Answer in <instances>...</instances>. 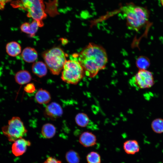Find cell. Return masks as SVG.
<instances>
[{"mask_svg":"<svg viewBox=\"0 0 163 163\" xmlns=\"http://www.w3.org/2000/svg\"><path fill=\"white\" fill-rule=\"evenodd\" d=\"M30 145L31 143L28 140L22 138L18 139L12 145V153L16 156L21 155L25 152L27 146Z\"/></svg>","mask_w":163,"mask_h":163,"instance_id":"cell-9","label":"cell"},{"mask_svg":"<svg viewBox=\"0 0 163 163\" xmlns=\"http://www.w3.org/2000/svg\"><path fill=\"white\" fill-rule=\"evenodd\" d=\"M132 81L135 86L141 89L151 88L154 84L152 73L147 69L139 70Z\"/></svg>","mask_w":163,"mask_h":163,"instance_id":"cell-7","label":"cell"},{"mask_svg":"<svg viewBox=\"0 0 163 163\" xmlns=\"http://www.w3.org/2000/svg\"><path fill=\"white\" fill-rule=\"evenodd\" d=\"M83 68L78 59L66 60L63 67L61 78L68 84L76 85L83 78Z\"/></svg>","mask_w":163,"mask_h":163,"instance_id":"cell-5","label":"cell"},{"mask_svg":"<svg viewBox=\"0 0 163 163\" xmlns=\"http://www.w3.org/2000/svg\"><path fill=\"white\" fill-rule=\"evenodd\" d=\"M37 102L40 104H46L51 100V97L49 92L42 88L39 89L35 95Z\"/></svg>","mask_w":163,"mask_h":163,"instance_id":"cell-16","label":"cell"},{"mask_svg":"<svg viewBox=\"0 0 163 163\" xmlns=\"http://www.w3.org/2000/svg\"><path fill=\"white\" fill-rule=\"evenodd\" d=\"M24 90L27 93H32L35 90V86L33 83H29L25 86Z\"/></svg>","mask_w":163,"mask_h":163,"instance_id":"cell-24","label":"cell"},{"mask_svg":"<svg viewBox=\"0 0 163 163\" xmlns=\"http://www.w3.org/2000/svg\"><path fill=\"white\" fill-rule=\"evenodd\" d=\"M21 50L20 44L15 41L10 42L6 45V52L11 56L15 57L20 54L21 52Z\"/></svg>","mask_w":163,"mask_h":163,"instance_id":"cell-17","label":"cell"},{"mask_svg":"<svg viewBox=\"0 0 163 163\" xmlns=\"http://www.w3.org/2000/svg\"><path fill=\"white\" fill-rule=\"evenodd\" d=\"M32 69L33 72L40 78L45 76L47 72L46 64L42 61L34 62L32 66Z\"/></svg>","mask_w":163,"mask_h":163,"instance_id":"cell-14","label":"cell"},{"mask_svg":"<svg viewBox=\"0 0 163 163\" xmlns=\"http://www.w3.org/2000/svg\"><path fill=\"white\" fill-rule=\"evenodd\" d=\"M21 56L23 60L28 63L35 62L38 57V53L34 48L27 47L25 48L21 53Z\"/></svg>","mask_w":163,"mask_h":163,"instance_id":"cell-12","label":"cell"},{"mask_svg":"<svg viewBox=\"0 0 163 163\" xmlns=\"http://www.w3.org/2000/svg\"><path fill=\"white\" fill-rule=\"evenodd\" d=\"M43 163H62L61 162L56 159L50 157L48 158Z\"/></svg>","mask_w":163,"mask_h":163,"instance_id":"cell-25","label":"cell"},{"mask_svg":"<svg viewBox=\"0 0 163 163\" xmlns=\"http://www.w3.org/2000/svg\"><path fill=\"white\" fill-rule=\"evenodd\" d=\"M161 5L163 6V0H160Z\"/></svg>","mask_w":163,"mask_h":163,"instance_id":"cell-27","label":"cell"},{"mask_svg":"<svg viewBox=\"0 0 163 163\" xmlns=\"http://www.w3.org/2000/svg\"><path fill=\"white\" fill-rule=\"evenodd\" d=\"M2 130L11 142L22 138L27 132L23 123L18 117H13L9 120L7 124L2 128Z\"/></svg>","mask_w":163,"mask_h":163,"instance_id":"cell-6","label":"cell"},{"mask_svg":"<svg viewBox=\"0 0 163 163\" xmlns=\"http://www.w3.org/2000/svg\"><path fill=\"white\" fill-rule=\"evenodd\" d=\"M56 133V129L52 124L47 123L42 126L41 133L43 137L46 139H50L53 137Z\"/></svg>","mask_w":163,"mask_h":163,"instance_id":"cell-18","label":"cell"},{"mask_svg":"<svg viewBox=\"0 0 163 163\" xmlns=\"http://www.w3.org/2000/svg\"><path fill=\"white\" fill-rule=\"evenodd\" d=\"M77 55L85 75L90 78L94 77L99 71L104 69L108 61L105 49L101 45L93 43H89L79 54Z\"/></svg>","mask_w":163,"mask_h":163,"instance_id":"cell-1","label":"cell"},{"mask_svg":"<svg viewBox=\"0 0 163 163\" xmlns=\"http://www.w3.org/2000/svg\"><path fill=\"white\" fill-rule=\"evenodd\" d=\"M66 158L69 163H79L80 161V157L78 153L73 150L67 152Z\"/></svg>","mask_w":163,"mask_h":163,"instance_id":"cell-22","label":"cell"},{"mask_svg":"<svg viewBox=\"0 0 163 163\" xmlns=\"http://www.w3.org/2000/svg\"><path fill=\"white\" fill-rule=\"evenodd\" d=\"M79 142L81 145L85 147H91L96 144L97 142L96 137L91 132L85 131L80 136Z\"/></svg>","mask_w":163,"mask_h":163,"instance_id":"cell-10","label":"cell"},{"mask_svg":"<svg viewBox=\"0 0 163 163\" xmlns=\"http://www.w3.org/2000/svg\"><path fill=\"white\" fill-rule=\"evenodd\" d=\"M14 8L22 9L27 12V16L37 22L39 27L44 25L43 21L47 17L43 0H18L11 3Z\"/></svg>","mask_w":163,"mask_h":163,"instance_id":"cell-3","label":"cell"},{"mask_svg":"<svg viewBox=\"0 0 163 163\" xmlns=\"http://www.w3.org/2000/svg\"><path fill=\"white\" fill-rule=\"evenodd\" d=\"M123 148L125 152L129 155H134L138 152L140 150L138 142L133 139L126 141L123 143Z\"/></svg>","mask_w":163,"mask_h":163,"instance_id":"cell-13","label":"cell"},{"mask_svg":"<svg viewBox=\"0 0 163 163\" xmlns=\"http://www.w3.org/2000/svg\"><path fill=\"white\" fill-rule=\"evenodd\" d=\"M128 27L130 30L139 31L149 20V13L145 7L129 3L123 7Z\"/></svg>","mask_w":163,"mask_h":163,"instance_id":"cell-2","label":"cell"},{"mask_svg":"<svg viewBox=\"0 0 163 163\" xmlns=\"http://www.w3.org/2000/svg\"><path fill=\"white\" fill-rule=\"evenodd\" d=\"M151 127L153 131L156 133H163V119L157 118L154 120L151 123Z\"/></svg>","mask_w":163,"mask_h":163,"instance_id":"cell-20","label":"cell"},{"mask_svg":"<svg viewBox=\"0 0 163 163\" xmlns=\"http://www.w3.org/2000/svg\"><path fill=\"white\" fill-rule=\"evenodd\" d=\"M39 27L37 21L34 20L30 23L25 22L22 24L21 26L20 29L22 32L29 34L31 37H33L35 36Z\"/></svg>","mask_w":163,"mask_h":163,"instance_id":"cell-11","label":"cell"},{"mask_svg":"<svg viewBox=\"0 0 163 163\" xmlns=\"http://www.w3.org/2000/svg\"><path fill=\"white\" fill-rule=\"evenodd\" d=\"M136 64L139 70H146L149 66L150 61L147 57L141 56L137 59Z\"/></svg>","mask_w":163,"mask_h":163,"instance_id":"cell-21","label":"cell"},{"mask_svg":"<svg viewBox=\"0 0 163 163\" xmlns=\"http://www.w3.org/2000/svg\"><path fill=\"white\" fill-rule=\"evenodd\" d=\"M32 78L29 72L26 70H21L17 72L14 76L15 81L20 85H23L30 82Z\"/></svg>","mask_w":163,"mask_h":163,"instance_id":"cell-15","label":"cell"},{"mask_svg":"<svg viewBox=\"0 0 163 163\" xmlns=\"http://www.w3.org/2000/svg\"><path fill=\"white\" fill-rule=\"evenodd\" d=\"M63 113L61 106L55 102H53L48 104L45 110V115L52 120L56 119L61 117Z\"/></svg>","mask_w":163,"mask_h":163,"instance_id":"cell-8","label":"cell"},{"mask_svg":"<svg viewBox=\"0 0 163 163\" xmlns=\"http://www.w3.org/2000/svg\"><path fill=\"white\" fill-rule=\"evenodd\" d=\"M75 120L76 124L82 127L87 126L90 122L88 116L83 113H80L77 114L75 117Z\"/></svg>","mask_w":163,"mask_h":163,"instance_id":"cell-19","label":"cell"},{"mask_svg":"<svg viewBox=\"0 0 163 163\" xmlns=\"http://www.w3.org/2000/svg\"><path fill=\"white\" fill-rule=\"evenodd\" d=\"M11 1V0H0V10H3L6 4Z\"/></svg>","mask_w":163,"mask_h":163,"instance_id":"cell-26","label":"cell"},{"mask_svg":"<svg viewBox=\"0 0 163 163\" xmlns=\"http://www.w3.org/2000/svg\"><path fill=\"white\" fill-rule=\"evenodd\" d=\"M45 63L50 72L54 75H58L62 70L66 61V54L59 47H54L42 53Z\"/></svg>","mask_w":163,"mask_h":163,"instance_id":"cell-4","label":"cell"},{"mask_svg":"<svg viewBox=\"0 0 163 163\" xmlns=\"http://www.w3.org/2000/svg\"><path fill=\"white\" fill-rule=\"evenodd\" d=\"M88 163H101V158L99 154L96 152L92 151L87 155Z\"/></svg>","mask_w":163,"mask_h":163,"instance_id":"cell-23","label":"cell"}]
</instances>
